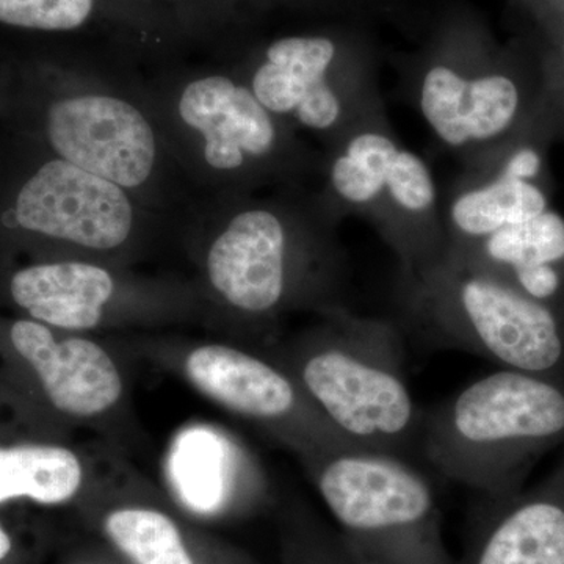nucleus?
Listing matches in <instances>:
<instances>
[{
	"instance_id": "nucleus-8",
	"label": "nucleus",
	"mask_w": 564,
	"mask_h": 564,
	"mask_svg": "<svg viewBox=\"0 0 564 564\" xmlns=\"http://www.w3.org/2000/svg\"><path fill=\"white\" fill-rule=\"evenodd\" d=\"M10 303L52 328L93 336L204 328L202 300L182 274L93 259H41L10 272Z\"/></svg>"
},
{
	"instance_id": "nucleus-7",
	"label": "nucleus",
	"mask_w": 564,
	"mask_h": 564,
	"mask_svg": "<svg viewBox=\"0 0 564 564\" xmlns=\"http://www.w3.org/2000/svg\"><path fill=\"white\" fill-rule=\"evenodd\" d=\"M299 462L364 564H451L433 486L406 456L336 447Z\"/></svg>"
},
{
	"instance_id": "nucleus-13",
	"label": "nucleus",
	"mask_w": 564,
	"mask_h": 564,
	"mask_svg": "<svg viewBox=\"0 0 564 564\" xmlns=\"http://www.w3.org/2000/svg\"><path fill=\"white\" fill-rule=\"evenodd\" d=\"M519 101L518 85L503 74L467 77L445 65L426 70L419 93L426 124L451 148L502 135L518 115Z\"/></svg>"
},
{
	"instance_id": "nucleus-3",
	"label": "nucleus",
	"mask_w": 564,
	"mask_h": 564,
	"mask_svg": "<svg viewBox=\"0 0 564 564\" xmlns=\"http://www.w3.org/2000/svg\"><path fill=\"white\" fill-rule=\"evenodd\" d=\"M292 339L265 347L293 375L345 440L408 456L421 443L423 415L404 372L402 336L391 325L339 306Z\"/></svg>"
},
{
	"instance_id": "nucleus-11",
	"label": "nucleus",
	"mask_w": 564,
	"mask_h": 564,
	"mask_svg": "<svg viewBox=\"0 0 564 564\" xmlns=\"http://www.w3.org/2000/svg\"><path fill=\"white\" fill-rule=\"evenodd\" d=\"M336 61L337 46L326 36L288 35L242 62H221L293 131L328 135L345 117L343 84L334 77Z\"/></svg>"
},
{
	"instance_id": "nucleus-15",
	"label": "nucleus",
	"mask_w": 564,
	"mask_h": 564,
	"mask_svg": "<svg viewBox=\"0 0 564 564\" xmlns=\"http://www.w3.org/2000/svg\"><path fill=\"white\" fill-rule=\"evenodd\" d=\"M499 502L462 564H564V485Z\"/></svg>"
},
{
	"instance_id": "nucleus-4",
	"label": "nucleus",
	"mask_w": 564,
	"mask_h": 564,
	"mask_svg": "<svg viewBox=\"0 0 564 564\" xmlns=\"http://www.w3.org/2000/svg\"><path fill=\"white\" fill-rule=\"evenodd\" d=\"M563 434L564 389L544 373L503 369L423 415L419 445L445 478L499 500L527 455Z\"/></svg>"
},
{
	"instance_id": "nucleus-19",
	"label": "nucleus",
	"mask_w": 564,
	"mask_h": 564,
	"mask_svg": "<svg viewBox=\"0 0 564 564\" xmlns=\"http://www.w3.org/2000/svg\"><path fill=\"white\" fill-rule=\"evenodd\" d=\"M176 25L188 43L221 50L229 29L239 21L240 0H139Z\"/></svg>"
},
{
	"instance_id": "nucleus-20",
	"label": "nucleus",
	"mask_w": 564,
	"mask_h": 564,
	"mask_svg": "<svg viewBox=\"0 0 564 564\" xmlns=\"http://www.w3.org/2000/svg\"><path fill=\"white\" fill-rule=\"evenodd\" d=\"M518 284L524 289L527 296L543 302L554 296L560 288V274L551 263L518 267L513 270Z\"/></svg>"
},
{
	"instance_id": "nucleus-10",
	"label": "nucleus",
	"mask_w": 564,
	"mask_h": 564,
	"mask_svg": "<svg viewBox=\"0 0 564 564\" xmlns=\"http://www.w3.org/2000/svg\"><path fill=\"white\" fill-rule=\"evenodd\" d=\"M161 475L170 499L199 519L223 518L270 492L269 474L250 445L209 421H191L173 433Z\"/></svg>"
},
{
	"instance_id": "nucleus-17",
	"label": "nucleus",
	"mask_w": 564,
	"mask_h": 564,
	"mask_svg": "<svg viewBox=\"0 0 564 564\" xmlns=\"http://www.w3.org/2000/svg\"><path fill=\"white\" fill-rule=\"evenodd\" d=\"M544 210H547V199L536 185L499 176L489 184L462 193L452 204L451 218L463 237L485 240Z\"/></svg>"
},
{
	"instance_id": "nucleus-14",
	"label": "nucleus",
	"mask_w": 564,
	"mask_h": 564,
	"mask_svg": "<svg viewBox=\"0 0 564 564\" xmlns=\"http://www.w3.org/2000/svg\"><path fill=\"white\" fill-rule=\"evenodd\" d=\"M329 185L337 198L352 206L388 195L408 215H426L437 199L425 161L378 131H362L347 141L329 166Z\"/></svg>"
},
{
	"instance_id": "nucleus-23",
	"label": "nucleus",
	"mask_w": 564,
	"mask_h": 564,
	"mask_svg": "<svg viewBox=\"0 0 564 564\" xmlns=\"http://www.w3.org/2000/svg\"><path fill=\"white\" fill-rule=\"evenodd\" d=\"M14 540L6 525L0 522V564L9 562L10 556L13 555Z\"/></svg>"
},
{
	"instance_id": "nucleus-22",
	"label": "nucleus",
	"mask_w": 564,
	"mask_h": 564,
	"mask_svg": "<svg viewBox=\"0 0 564 564\" xmlns=\"http://www.w3.org/2000/svg\"><path fill=\"white\" fill-rule=\"evenodd\" d=\"M318 564H364L355 552L351 551L350 545L345 543H334L332 547L323 549Z\"/></svg>"
},
{
	"instance_id": "nucleus-16",
	"label": "nucleus",
	"mask_w": 564,
	"mask_h": 564,
	"mask_svg": "<svg viewBox=\"0 0 564 564\" xmlns=\"http://www.w3.org/2000/svg\"><path fill=\"white\" fill-rule=\"evenodd\" d=\"M147 478L129 467L99 499L106 502L101 529L132 564H199L187 530L161 503L140 496Z\"/></svg>"
},
{
	"instance_id": "nucleus-9",
	"label": "nucleus",
	"mask_w": 564,
	"mask_h": 564,
	"mask_svg": "<svg viewBox=\"0 0 564 564\" xmlns=\"http://www.w3.org/2000/svg\"><path fill=\"white\" fill-rule=\"evenodd\" d=\"M7 348L65 430H84L124 454L143 441L132 402V356L115 336L11 321Z\"/></svg>"
},
{
	"instance_id": "nucleus-21",
	"label": "nucleus",
	"mask_w": 564,
	"mask_h": 564,
	"mask_svg": "<svg viewBox=\"0 0 564 564\" xmlns=\"http://www.w3.org/2000/svg\"><path fill=\"white\" fill-rule=\"evenodd\" d=\"M541 158L532 148H522L516 151L507 163H505L500 176L507 180L530 182L540 173Z\"/></svg>"
},
{
	"instance_id": "nucleus-6",
	"label": "nucleus",
	"mask_w": 564,
	"mask_h": 564,
	"mask_svg": "<svg viewBox=\"0 0 564 564\" xmlns=\"http://www.w3.org/2000/svg\"><path fill=\"white\" fill-rule=\"evenodd\" d=\"M411 276V317L437 347L529 373H547L562 362L563 336L552 311L492 270L448 254L413 267Z\"/></svg>"
},
{
	"instance_id": "nucleus-18",
	"label": "nucleus",
	"mask_w": 564,
	"mask_h": 564,
	"mask_svg": "<svg viewBox=\"0 0 564 564\" xmlns=\"http://www.w3.org/2000/svg\"><path fill=\"white\" fill-rule=\"evenodd\" d=\"M481 242V258L463 259L475 265L488 267L489 263H496L513 270L538 263L552 265L564 258V220L555 212L544 210L530 220L491 234Z\"/></svg>"
},
{
	"instance_id": "nucleus-5",
	"label": "nucleus",
	"mask_w": 564,
	"mask_h": 564,
	"mask_svg": "<svg viewBox=\"0 0 564 564\" xmlns=\"http://www.w3.org/2000/svg\"><path fill=\"white\" fill-rule=\"evenodd\" d=\"M115 337L132 358L180 378L226 413L269 434L296 458L328 448L358 447L323 417L265 347L173 332Z\"/></svg>"
},
{
	"instance_id": "nucleus-2",
	"label": "nucleus",
	"mask_w": 564,
	"mask_h": 564,
	"mask_svg": "<svg viewBox=\"0 0 564 564\" xmlns=\"http://www.w3.org/2000/svg\"><path fill=\"white\" fill-rule=\"evenodd\" d=\"M147 85L173 158L204 202L252 195L306 169L295 131L228 63H169L148 73Z\"/></svg>"
},
{
	"instance_id": "nucleus-1",
	"label": "nucleus",
	"mask_w": 564,
	"mask_h": 564,
	"mask_svg": "<svg viewBox=\"0 0 564 564\" xmlns=\"http://www.w3.org/2000/svg\"><path fill=\"white\" fill-rule=\"evenodd\" d=\"M204 328L267 347L285 315L333 304L336 263L317 217L289 198L218 196L182 225Z\"/></svg>"
},
{
	"instance_id": "nucleus-12",
	"label": "nucleus",
	"mask_w": 564,
	"mask_h": 564,
	"mask_svg": "<svg viewBox=\"0 0 564 564\" xmlns=\"http://www.w3.org/2000/svg\"><path fill=\"white\" fill-rule=\"evenodd\" d=\"M110 444L65 441L0 444V505L29 500L43 507L90 502L129 469Z\"/></svg>"
}]
</instances>
